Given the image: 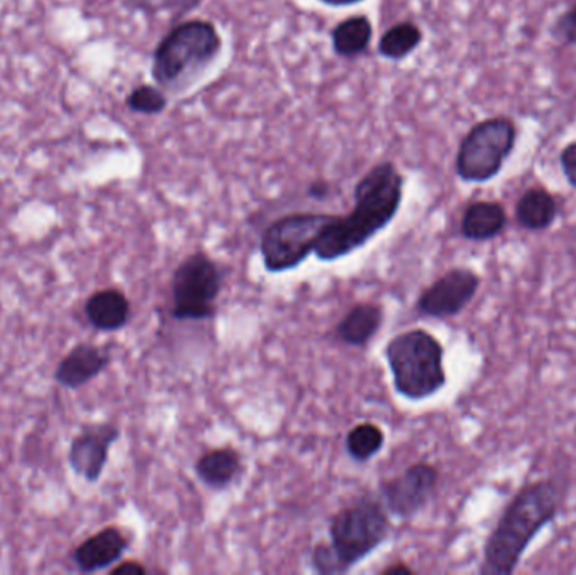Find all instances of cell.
I'll list each match as a JSON object with an SVG mask.
<instances>
[{
	"label": "cell",
	"instance_id": "2",
	"mask_svg": "<svg viewBox=\"0 0 576 575\" xmlns=\"http://www.w3.org/2000/svg\"><path fill=\"white\" fill-rule=\"evenodd\" d=\"M562 496L551 480L534 481L519 489L484 545L481 574H512L538 533L555 520Z\"/></svg>",
	"mask_w": 576,
	"mask_h": 575
},
{
	"label": "cell",
	"instance_id": "25",
	"mask_svg": "<svg viewBox=\"0 0 576 575\" xmlns=\"http://www.w3.org/2000/svg\"><path fill=\"white\" fill-rule=\"evenodd\" d=\"M122 4L132 12L157 14V12L167 11L174 5L197 4V0H122Z\"/></svg>",
	"mask_w": 576,
	"mask_h": 575
},
{
	"label": "cell",
	"instance_id": "5",
	"mask_svg": "<svg viewBox=\"0 0 576 575\" xmlns=\"http://www.w3.org/2000/svg\"><path fill=\"white\" fill-rule=\"evenodd\" d=\"M389 530L388 511L381 499L361 496L330 518V545L345 571L349 572L386 542Z\"/></svg>",
	"mask_w": 576,
	"mask_h": 575
},
{
	"label": "cell",
	"instance_id": "29",
	"mask_svg": "<svg viewBox=\"0 0 576 575\" xmlns=\"http://www.w3.org/2000/svg\"><path fill=\"white\" fill-rule=\"evenodd\" d=\"M415 571L410 567V565L403 564V562H398V564H392L389 567L383 568L381 571V575H414Z\"/></svg>",
	"mask_w": 576,
	"mask_h": 575
},
{
	"label": "cell",
	"instance_id": "4",
	"mask_svg": "<svg viewBox=\"0 0 576 575\" xmlns=\"http://www.w3.org/2000/svg\"><path fill=\"white\" fill-rule=\"evenodd\" d=\"M384 357L395 392L406 401H427L447 385L445 351L442 342L427 329H408L393 336Z\"/></svg>",
	"mask_w": 576,
	"mask_h": 575
},
{
	"label": "cell",
	"instance_id": "13",
	"mask_svg": "<svg viewBox=\"0 0 576 575\" xmlns=\"http://www.w3.org/2000/svg\"><path fill=\"white\" fill-rule=\"evenodd\" d=\"M110 361L112 357L109 351L90 342H80L59 361L55 370V380L65 388H80L100 376Z\"/></svg>",
	"mask_w": 576,
	"mask_h": 575
},
{
	"label": "cell",
	"instance_id": "21",
	"mask_svg": "<svg viewBox=\"0 0 576 575\" xmlns=\"http://www.w3.org/2000/svg\"><path fill=\"white\" fill-rule=\"evenodd\" d=\"M384 448V432L373 422L358 424L346 436V451L355 463H368Z\"/></svg>",
	"mask_w": 576,
	"mask_h": 575
},
{
	"label": "cell",
	"instance_id": "28",
	"mask_svg": "<svg viewBox=\"0 0 576 575\" xmlns=\"http://www.w3.org/2000/svg\"><path fill=\"white\" fill-rule=\"evenodd\" d=\"M307 194L312 200H324V198L329 196V184L326 181L312 182Z\"/></svg>",
	"mask_w": 576,
	"mask_h": 575
},
{
	"label": "cell",
	"instance_id": "23",
	"mask_svg": "<svg viewBox=\"0 0 576 575\" xmlns=\"http://www.w3.org/2000/svg\"><path fill=\"white\" fill-rule=\"evenodd\" d=\"M310 565L317 574L336 575L346 574L336 550L330 543H319L314 546L310 554Z\"/></svg>",
	"mask_w": 576,
	"mask_h": 575
},
{
	"label": "cell",
	"instance_id": "16",
	"mask_svg": "<svg viewBox=\"0 0 576 575\" xmlns=\"http://www.w3.org/2000/svg\"><path fill=\"white\" fill-rule=\"evenodd\" d=\"M194 471L207 488L219 492L231 486L244 473V459L233 448L210 449L197 459Z\"/></svg>",
	"mask_w": 576,
	"mask_h": 575
},
{
	"label": "cell",
	"instance_id": "22",
	"mask_svg": "<svg viewBox=\"0 0 576 575\" xmlns=\"http://www.w3.org/2000/svg\"><path fill=\"white\" fill-rule=\"evenodd\" d=\"M127 109L140 115H159L166 110L167 100L162 88L154 87V84H140L135 87L127 95Z\"/></svg>",
	"mask_w": 576,
	"mask_h": 575
},
{
	"label": "cell",
	"instance_id": "7",
	"mask_svg": "<svg viewBox=\"0 0 576 575\" xmlns=\"http://www.w3.org/2000/svg\"><path fill=\"white\" fill-rule=\"evenodd\" d=\"M329 213H291L267 226L261 235L260 253L267 272L283 273L297 269L316 250Z\"/></svg>",
	"mask_w": 576,
	"mask_h": 575
},
{
	"label": "cell",
	"instance_id": "24",
	"mask_svg": "<svg viewBox=\"0 0 576 575\" xmlns=\"http://www.w3.org/2000/svg\"><path fill=\"white\" fill-rule=\"evenodd\" d=\"M551 34L568 46H576V2L556 18Z\"/></svg>",
	"mask_w": 576,
	"mask_h": 575
},
{
	"label": "cell",
	"instance_id": "17",
	"mask_svg": "<svg viewBox=\"0 0 576 575\" xmlns=\"http://www.w3.org/2000/svg\"><path fill=\"white\" fill-rule=\"evenodd\" d=\"M508 225V213L497 201H474L462 215L461 234L465 240L489 241Z\"/></svg>",
	"mask_w": 576,
	"mask_h": 575
},
{
	"label": "cell",
	"instance_id": "8",
	"mask_svg": "<svg viewBox=\"0 0 576 575\" xmlns=\"http://www.w3.org/2000/svg\"><path fill=\"white\" fill-rule=\"evenodd\" d=\"M222 267L204 251H194L176 267L172 275V316L178 320H206L216 316L222 294Z\"/></svg>",
	"mask_w": 576,
	"mask_h": 575
},
{
	"label": "cell",
	"instance_id": "11",
	"mask_svg": "<svg viewBox=\"0 0 576 575\" xmlns=\"http://www.w3.org/2000/svg\"><path fill=\"white\" fill-rule=\"evenodd\" d=\"M115 424H94L84 427L69 448L68 463L78 476L97 483L109 463L110 448L118 441Z\"/></svg>",
	"mask_w": 576,
	"mask_h": 575
},
{
	"label": "cell",
	"instance_id": "26",
	"mask_svg": "<svg viewBox=\"0 0 576 575\" xmlns=\"http://www.w3.org/2000/svg\"><path fill=\"white\" fill-rule=\"evenodd\" d=\"M560 168H562L566 182L573 190H576V139L563 147L560 153Z\"/></svg>",
	"mask_w": 576,
	"mask_h": 575
},
{
	"label": "cell",
	"instance_id": "1",
	"mask_svg": "<svg viewBox=\"0 0 576 575\" xmlns=\"http://www.w3.org/2000/svg\"><path fill=\"white\" fill-rule=\"evenodd\" d=\"M405 178L393 162L383 160L359 179L354 188V208L348 215H334L324 228L316 253L320 262H336L370 244L398 215Z\"/></svg>",
	"mask_w": 576,
	"mask_h": 575
},
{
	"label": "cell",
	"instance_id": "18",
	"mask_svg": "<svg viewBox=\"0 0 576 575\" xmlns=\"http://www.w3.org/2000/svg\"><path fill=\"white\" fill-rule=\"evenodd\" d=\"M558 201L541 187L530 188L516 203V222L528 232H544L558 218Z\"/></svg>",
	"mask_w": 576,
	"mask_h": 575
},
{
	"label": "cell",
	"instance_id": "19",
	"mask_svg": "<svg viewBox=\"0 0 576 575\" xmlns=\"http://www.w3.org/2000/svg\"><path fill=\"white\" fill-rule=\"evenodd\" d=\"M330 40L336 55L345 59L358 58L370 48L373 24L366 15H351L334 26Z\"/></svg>",
	"mask_w": 576,
	"mask_h": 575
},
{
	"label": "cell",
	"instance_id": "9",
	"mask_svg": "<svg viewBox=\"0 0 576 575\" xmlns=\"http://www.w3.org/2000/svg\"><path fill=\"white\" fill-rule=\"evenodd\" d=\"M439 477V470L431 464H411L398 476L381 481L377 486L381 503L393 517L410 520L436 496Z\"/></svg>",
	"mask_w": 576,
	"mask_h": 575
},
{
	"label": "cell",
	"instance_id": "27",
	"mask_svg": "<svg viewBox=\"0 0 576 575\" xmlns=\"http://www.w3.org/2000/svg\"><path fill=\"white\" fill-rule=\"evenodd\" d=\"M112 575H147L146 565H142L140 562L127 561L122 562V564L115 565V567L110 571Z\"/></svg>",
	"mask_w": 576,
	"mask_h": 575
},
{
	"label": "cell",
	"instance_id": "14",
	"mask_svg": "<svg viewBox=\"0 0 576 575\" xmlns=\"http://www.w3.org/2000/svg\"><path fill=\"white\" fill-rule=\"evenodd\" d=\"M84 316L88 323L99 331H120L131 320V301L118 289H102L88 297L84 303Z\"/></svg>",
	"mask_w": 576,
	"mask_h": 575
},
{
	"label": "cell",
	"instance_id": "20",
	"mask_svg": "<svg viewBox=\"0 0 576 575\" xmlns=\"http://www.w3.org/2000/svg\"><path fill=\"white\" fill-rule=\"evenodd\" d=\"M421 41H423V33H421L420 26L411 21H403L389 27L381 36L377 52L383 58L399 61V59L408 58L411 53L417 52L420 48Z\"/></svg>",
	"mask_w": 576,
	"mask_h": 575
},
{
	"label": "cell",
	"instance_id": "3",
	"mask_svg": "<svg viewBox=\"0 0 576 575\" xmlns=\"http://www.w3.org/2000/svg\"><path fill=\"white\" fill-rule=\"evenodd\" d=\"M222 48V34L213 22L206 19L181 22L154 49V81L172 93L189 90L206 75Z\"/></svg>",
	"mask_w": 576,
	"mask_h": 575
},
{
	"label": "cell",
	"instance_id": "10",
	"mask_svg": "<svg viewBox=\"0 0 576 575\" xmlns=\"http://www.w3.org/2000/svg\"><path fill=\"white\" fill-rule=\"evenodd\" d=\"M478 288L481 278L474 270L455 267L421 292L415 309L433 319L458 316L474 301Z\"/></svg>",
	"mask_w": 576,
	"mask_h": 575
},
{
	"label": "cell",
	"instance_id": "15",
	"mask_svg": "<svg viewBox=\"0 0 576 575\" xmlns=\"http://www.w3.org/2000/svg\"><path fill=\"white\" fill-rule=\"evenodd\" d=\"M384 311L380 304L359 303L339 320L334 335L349 347L364 348L383 326Z\"/></svg>",
	"mask_w": 576,
	"mask_h": 575
},
{
	"label": "cell",
	"instance_id": "6",
	"mask_svg": "<svg viewBox=\"0 0 576 575\" xmlns=\"http://www.w3.org/2000/svg\"><path fill=\"white\" fill-rule=\"evenodd\" d=\"M516 144L518 127L512 119L502 115L484 119L472 125L459 144L455 172L464 182L493 181L515 153Z\"/></svg>",
	"mask_w": 576,
	"mask_h": 575
},
{
	"label": "cell",
	"instance_id": "12",
	"mask_svg": "<svg viewBox=\"0 0 576 575\" xmlns=\"http://www.w3.org/2000/svg\"><path fill=\"white\" fill-rule=\"evenodd\" d=\"M128 545L131 542L120 528L106 527L75 549L74 562L84 574L105 571L124 557Z\"/></svg>",
	"mask_w": 576,
	"mask_h": 575
},
{
	"label": "cell",
	"instance_id": "30",
	"mask_svg": "<svg viewBox=\"0 0 576 575\" xmlns=\"http://www.w3.org/2000/svg\"><path fill=\"white\" fill-rule=\"evenodd\" d=\"M323 4L332 5V8H346V5L359 4L363 0H320Z\"/></svg>",
	"mask_w": 576,
	"mask_h": 575
}]
</instances>
